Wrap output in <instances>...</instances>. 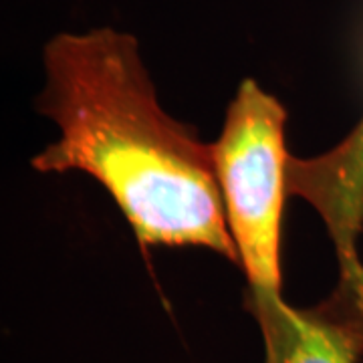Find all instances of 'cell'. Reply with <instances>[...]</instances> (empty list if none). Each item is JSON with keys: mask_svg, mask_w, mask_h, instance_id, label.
<instances>
[{"mask_svg": "<svg viewBox=\"0 0 363 363\" xmlns=\"http://www.w3.org/2000/svg\"><path fill=\"white\" fill-rule=\"evenodd\" d=\"M286 192L321 216L339 262V283L363 285L357 238L363 233V117L331 150L313 157L289 156Z\"/></svg>", "mask_w": 363, "mask_h": 363, "instance_id": "4", "label": "cell"}, {"mask_svg": "<svg viewBox=\"0 0 363 363\" xmlns=\"http://www.w3.org/2000/svg\"><path fill=\"white\" fill-rule=\"evenodd\" d=\"M286 111L283 104L245 79L226 111L214 145L228 230L248 289L281 293V226L285 210Z\"/></svg>", "mask_w": 363, "mask_h": 363, "instance_id": "2", "label": "cell"}, {"mask_svg": "<svg viewBox=\"0 0 363 363\" xmlns=\"http://www.w3.org/2000/svg\"><path fill=\"white\" fill-rule=\"evenodd\" d=\"M264 363H359L363 357V286L341 285L311 309L289 305L281 293L248 289Z\"/></svg>", "mask_w": 363, "mask_h": 363, "instance_id": "3", "label": "cell"}, {"mask_svg": "<svg viewBox=\"0 0 363 363\" xmlns=\"http://www.w3.org/2000/svg\"><path fill=\"white\" fill-rule=\"evenodd\" d=\"M43 65L37 109L59 140L33 168L93 176L142 247H204L240 267L214 145L162 109L135 37L109 26L61 33L45 45Z\"/></svg>", "mask_w": 363, "mask_h": 363, "instance_id": "1", "label": "cell"}]
</instances>
